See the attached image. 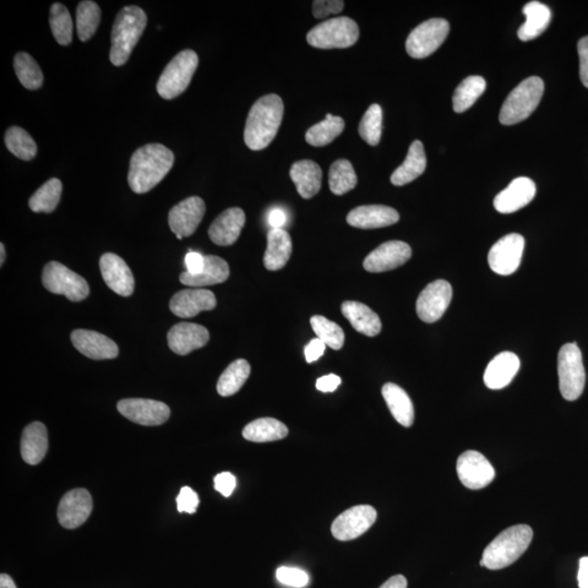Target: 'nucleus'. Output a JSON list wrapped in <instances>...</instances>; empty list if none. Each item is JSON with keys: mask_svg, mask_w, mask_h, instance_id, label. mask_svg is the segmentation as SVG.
Wrapping results in <instances>:
<instances>
[{"mask_svg": "<svg viewBox=\"0 0 588 588\" xmlns=\"http://www.w3.org/2000/svg\"><path fill=\"white\" fill-rule=\"evenodd\" d=\"M287 221L285 211L275 209L270 212L269 222L272 229H282Z\"/></svg>", "mask_w": 588, "mask_h": 588, "instance_id": "55", "label": "nucleus"}, {"mask_svg": "<svg viewBox=\"0 0 588 588\" xmlns=\"http://www.w3.org/2000/svg\"><path fill=\"white\" fill-rule=\"evenodd\" d=\"M204 201L199 196L180 201L169 211L168 222L176 237H190L196 231L205 215Z\"/></svg>", "mask_w": 588, "mask_h": 588, "instance_id": "16", "label": "nucleus"}, {"mask_svg": "<svg viewBox=\"0 0 588 588\" xmlns=\"http://www.w3.org/2000/svg\"><path fill=\"white\" fill-rule=\"evenodd\" d=\"M290 177L296 184L299 194L303 199L309 200L319 192L323 172L315 162L299 161L293 163Z\"/></svg>", "mask_w": 588, "mask_h": 588, "instance_id": "30", "label": "nucleus"}, {"mask_svg": "<svg viewBox=\"0 0 588 588\" xmlns=\"http://www.w3.org/2000/svg\"><path fill=\"white\" fill-rule=\"evenodd\" d=\"M15 70L21 84L27 90L35 91L43 84L44 76L40 65L31 54L19 53L15 57Z\"/></svg>", "mask_w": 588, "mask_h": 588, "instance_id": "41", "label": "nucleus"}, {"mask_svg": "<svg viewBox=\"0 0 588 588\" xmlns=\"http://www.w3.org/2000/svg\"><path fill=\"white\" fill-rule=\"evenodd\" d=\"M533 530L530 526L520 524L506 528L485 548L481 566L489 570H501L514 564L530 546Z\"/></svg>", "mask_w": 588, "mask_h": 588, "instance_id": "4", "label": "nucleus"}, {"mask_svg": "<svg viewBox=\"0 0 588 588\" xmlns=\"http://www.w3.org/2000/svg\"><path fill=\"white\" fill-rule=\"evenodd\" d=\"M410 245L402 241L383 243L364 260V269L369 272H384L397 269L411 259Z\"/></svg>", "mask_w": 588, "mask_h": 588, "instance_id": "18", "label": "nucleus"}, {"mask_svg": "<svg viewBox=\"0 0 588 588\" xmlns=\"http://www.w3.org/2000/svg\"><path fill=\"white\" fill-rule=\"evenodd\" d=\"M452 299L448 281L436 280L424 289L416 301V313L425 323H435L443 318Z\"/></svg>", "mask_w": 588, "mask_h": 588, "instance_id": "14", "label": "nucleus"}, {"mask_svg": "<svg viewBox=\"0 0 588 588\" xmlns=\"http://www.w3.org/2000/svg\"><path fill=\"white\" fill-rule=\"evenodd\" d=\"M450 31L449 22L444 19H430L423 22L406 43L407 53L414 59H424L443 45Z\"/></svg>", "mask_w": 588, "mask_h": 588, "instance_id": "10", "label": "nucleus"}, {"mask_svg": "<svg viewBox=\"0 0 588 588\" xmlns=\"http://www.w3.org/2000/svg\"><path fill=\"white\" fill-rule=\"evenodd\" d=\"M5 143L22 161H31L37 154V145L32 136L20 127H11L5 135Z\"/></svg>", "mask_w": 588, "mask_h": 588, "instance_id": "43", "label": "nucleus"}, {"mask_svg": "<svg viewBox=\"0 0 588 588\" xmlns=\"http://www.w3.org/2000/svg\"><path fill=\"white\" fill-rule=\"evenodd\" d=\"M524 245L525 240L519 233H510L501 238L489 250L490 269L501 276L514 274L521 264Z\"/></svg>", "mask_w": 588, "mask_h": 588, "instance_id": "12", "label": "nucleus"}, {"mask_svg": "<svg viewBox=\"0 0 588 588\" xmlns=\"http://www.w3.org/2000/svg\"><path fill=\"white\" fill-rule=\"evenodd\" d=\"M245 223V214L239 207H232L221 212L211 223L209 236L212 242L220 247L236 243Z\"/></svg>", "mask_w": 588, "mask_h": 588, "instance_id": "25", "label": "nucleus"}, {"mask_svg": "<svg viewBox=\"0 0 588 588\" xmlns=\"http://www.w3.org/2000/svg\"><path fill=\"white\" fill-rule=\"evenodd\" d=\"M358 132L368 145L376 146L379 143L383 132V109L378 103H373L364 113Z\"/></svg>", "mask_w": 588, "mask_h": 588, "instance_id": "45", "label": "nucleus"}, {"mask_svg": "<svg viewBox=\"0 0 588 588\" xmlns=\"http://www.w3.org/2000/svg\"><path fill=\"white\" fill-rule=\"evenodd\" d=\"M185 266L191 275H198L204 269V256L198 252H189L185 256Z\"/></svg>", "mask_w": 588, "mask_h": 588, "instance_id": "53", "label": "nucleus"}, {"mask_svg": "<svg viewBox=\"0 0 588 588\" xmlns=\"http://www.w3.org/2000/svg\"><path fill=\"white\" fill-rule=\"evenodd\" d=\"M215 294L206 289H187L174 294L169 303L172 312L181 318H191L194 316L216 308Z\"/></svg>", "mask_w": 588, "mask_h": 588, "instance_id": "20", "label": "nucleus"}, {"mask_svg": "<svg viewBox=\"0 0 588 588\" xmlns=\"http://www.w3.org/2000/svg\"><path fill=\"white\" fill-rule=\"evenodd\" d=\"M326 345L323 341L319 340L318 338V339H314L309 343L307 347H305V358H307L308 363H313L315 361H318V359L320 357H323V354L325 352Z\"/></svg>", "mask_w": 588, "mask_h": 588, "instance_id": "52", "label": "nucleus"}, {"mask_svg": "<svg viewBox=\"0 0 588 588\" xmlns=\"http://www.w3.org/2000/svg\"><path fill=\"white\" fill-rule=\"evenodd\" d=\"M426 166L427 160L423 143L421 141H414L408 149L406 161L391 174L390 181L396 187H402L422 176Z\"/></svg>", "mask_w": 588, "mask_h": 588, "instance_id": "31", "label": "nucleus"}, {"mask_svg": "<svg viewBox=\"0 0 588 588\" xmlns=\"http://www.w3.org/2000/svg\"><path fill=\"white\" fill-rule=\"evenodd\" d=\"M42 280L49 292L64 296L71 302L83 301L90 294L89 283L84 278L58 261H51L45 266Z\"/></svg>", "mask_w": 588, "mask_h": 588, "instance_id": "9", "label": "nucleus"}, {"mask_svg": "<svg viewBox=\"0 0 588 588\" xmlns=\"http://www.w3.org/2000/svg\"><path fill=\"white\" fill-rule=\"evenodd\" d=\"M71 341L76 350L92 359H112L119 354L116 342L97 331L76 329L71 334Z\"/></svg>", "mask_w": 588, "mask_h": 588, "instance_id": "22", "label": "nucleus"}, {"mask_svg": "<svg viewBox=\"0 0 588 588\" xmlns=\"http://www.w3.org/2000/svg\"><path fill=\"white\" fill-rule=\"evenodd\" d=\"M63 193V183L59 179L53 178L43 184L34 194L31 196L29 206L34 212H49L56 210Z\"/></svg>", "mask_w": 588, "mask_h": 588, "instance_id": "39", "label": "nucleus"}, {"mask_svg": "<svg viewBox=\"0 0 588 588\" xmlns=\"http://www.w3.org/2000/svg\"><path fill=\"white\" fill-rule=\"evenodd\" d=\"M168 346L179 356L203 348L210 340V332L205 327L193 323H179L168 332Z\"/></svg>", "mask_w": 588, "mask_h": 588, "instance_id": "23", "label": "nucleus"}, {"mask_svg": "<svg viewBox=\"0 0 588 588\" xmlns=\"http://www.w3.org/2000/svg\"><path fill=\"white\" fill-rule=\"evenodd\" d=\"M345 8L342 0H315L313 3V15L316 19H323L329 15L341 13Z\"/></svg>", "mask_w": 588, "mask_h": 588, "instance_id": "49", "label": "nucleus"}, {"mask_svg": "<svg viewBox=\"0 0 588 588\" xmlns=\"http://www.w3.org/2000/svg\"><path fill=\"white\" fill-rule=\"evenodd\" d=\"M0 253H2V258H0V264L4 265L5 259V245L3 243L0 244Z\"/></svg>", "mask_w": 588, "mask_h": 588, "instance_id": "59", "label": "nucleus"}, {"mask_svg": "<svg viewBox=\"0 0 588 588\" xmlns=\"http://www.w3.org/2000/svg\"><path fill=\"white\" fill-rule=\"evenodd\" d=\"M485 90H486V81L483 76H467L457 85L452 98L455 112L457 113L466 112L482 96Z\"/></svg>", "mask_w": 588, "mask_h": 588, "instance_id": "36", "label": "nucleus"}, {"mask_svg": "<svg viewBox=\"0 0 588 588\" xmlns=\"http://www.w3.org/2000/svg\"><path fill=\"white\" fill-rule=\"evenodd\" d=\"M173 152L162 144L140 147L131 157L128 182L138 194L149 192L165 178L173 166Z\"/></svg>", "mask_w": 588, "mask_h": 588, "instance_id": "1", "label": "nucleus"}, {"mask_svg": "<svg viewBox=\"0 0 588 588\" xmlns=\"http://www.w3.org/2000/svg\"><path fill=\"white\" fill-rule=\"evenodd\" d=\"M392 416L405 427H411L414 422V407L407 392L401 387L388 383L381 390Z\"/></svg>", "mask_w": 588, "mask_h": 588, "instance_id": "34", "label": "nucleus"}, {"mask_svg": "<svg viewBox=\"0 0 588 588\" xmlns=\"http://www.w3.org/2000/svg\"><path fill=\"white\" fill-rule=\"evenodd\" d=\"M283 112L280 96L270 94L256 101L249 113L244 129L245 144L252 151H261L276 138Z\"/></svg>", "mask_w": 588, "mask_h": 588, "instance_id": "2", "label": "nucleus"}, {"mask_svg": "<svg viewBox=\"0 0 588 588\" xmlns=\"http://www.w3.org/2000/svg\"><path fill=\"white\" fill-rule=\"evenodd\" d=\"M456 473L461 483L473 490L487 487L495 476V468L486 457L474 450L463 452L459 456Z\"/></svg>", "mask_w": 588, "mask_h": 588, "instance_id": "13", "label": "nucleus"}, {"mask_svg": "<svg viewBox=\"0 0 588 588\" xmlns=\"http://www.w3.org/2000/svg\"><path fill=\"white\" fill-rule=\"evenodd\" d=\"M310 325L318 339L323 341L326 347L340 350L345 343V332L341 327L324 316L315 315L310 318Z\"/></svg>", "mask_w": 588, "mask_h": 588, "instance_id": "46", "label": "nucleus"}, {"mask_svg": "<svg viewBox=\"0 0 588 588\" xmlns=\"http://www.w3.org/2000/svg\"><path fill=\"white\" fill-rule=\"evenodd\" d=\"M345 125L341 117L328 113L323 122L314 124L308 130L305 140L309 145L315 147L328 145L343 132Z\"/></svg>", "mask_w": 588, "mask_h": 588, "instance_id": "37", "label": "nucleus"}, {"mask_svg": "<svg viewBox=\"0 0 588 588\" xmlns=\"http://www.w3.org/2000/svg\"><path fill=\"white\" fill-rule=\"evenodd\" d=\"M250 374V367L245 359H237L225 369L217 383V391L221 397H230L242 388Z\"/></svg>", "mask_w": 588, "mask_h": 588, "instance_id": "38", "label": "nucleus"}, {"mask_svg": "<svg viewBox=\"0 0 588 588\" xmlns=\"http://www.w3.org/2000/svg\"><path fill=\"white\" fill-rule=\"evenodd\" d=\"M147 24V16L138 5L119 11L112 32L111 62L116 67L128 62Z\"/></svg>", "mask_w": 588, "mask_h": 588, "instance_id": "3", "label": "nucleus"}, {"mask_svg": "<svg viewBox=\"0 0 588 588\" xmlns=\"http://www.w3.org/2000/svg\"><path fill=\"white\" fill-rule=\"evenodd\" d=\"M379 588H407V581L405 576L397 574L390 577Z\"/></svg>", "mask_w": 588, "mask_h": 588, "instance_id": "57", "label": "nucleus"}, {"mask_svg": "<svg viewBox=\"0 0 588 588\" xmlns=\"http://www.w3.org/2000/svg\"><path fill=\"white\" fill-rule=\"evenodd\" d=\"M544 81L531 76L512 91L501 107L499 120L505 125L516 124L530 117L541 103Z\"/></svg>", "mask_w": 588, "mask_h": 588, "instance_id": "5", "label": "nucleus"}, {"mask_svg": "<svg viewBox=\"0 0 588 588\" xmlns=\"http://www.w3.org/2000/svg\"><path fill=\"white\" fill-rule=\"evenodd\" d=\"M520 367V358L514 353H500L487 365L484 374V383L489 389H503L514 380Z\"/></svg>", "mask_w": 588, "mask_h": 588, "instance_id": "26", "label": "nucleus"}, {"mask_svg": "<svg viewBox=\"0 0 588 588\" xmlns=\"http://www.w3.org/2000/svg\"><path fill=\"white\" fill-rule=\"evenodd\" d=\"M100 267L103 281L114 293L122 297H130L133 293L135 282L132 271L120 256L103 254Z\"/></svg>", "mask_w": 588, "mask_h": 588, "instance_id": "19", "label": "nucleus"}, {"mask_svg": "<svg viewBox=\"0 0 588 588\" xmlns=\"http://www.w3.org/2000/svg\"><path fill=\"white\" fill-rule=\"evenodd\" d=\"M48 450V434L45 425L34 422L27 425L21 437V456L27 465L36 466Z\"/></svg>", "mask_w": 588, "mask_h": 588, "instance_id": "27", "label": "nucleus"}, {"mask_svg": "<svg viewBox=\"0 0 588 588\" xmlns=\"http://www.w3.org/2000/svg\"><path fill=\"white\" fill-rule=\"evenodd\" d=\"M399 212L385 205H364L354 209L347 217L348 225L359 229H377L395 225Z\"/></svg>", "mask_w": 588, "mask_h": 588, "instance_id": "24", "label": "nucleus"}, {"mask_svg": "<svg viewBox=\"0 0 588 588\" xmlns=\"http://www.w3.org/2000/svg\"><path fill=\"white\" fill-rule=\"evenodd\" d=\"M199 56L194 51L185 49L179 53L162 71L157 82V92L163 100H173L188 89L196 69Z\"/></svg>", "mask_w": 588, "mask_h": 588, "instance_id": "6", "label": "nucleus"}, {"mask_svg": "<svg viewBox=\"0 0 588 588\" xmlns=\"http://www.w3.org/2000/svg\"><path fill=\"white\" fill-rule=\"evenodd\" d=\"M523 14L525 15L526 21L517 31V36L523 42L532 41L543 34L552 19V11L548 5L539 2L526 4L523 8Z\"/></svg>", "mask_w": 588, "mask_h": 588, "instance_id": "33", "label": "nucleus"}, {"mask_svg": "<svg viewBox=\"0 0 588 588\" xmlns=\"http://www.w3.org/2000/svg\"><path fill=\"white\" fill-rule=\"evenodd\" d=\"M0 588H18L8 574L0 575Z\"/></svg>", "mask_w": 588, "mask_h": 588, "instance_id": "58", "label": "nucleus"}, {"mask_svg": "<svg viewBox=\"0 0 588 588\" xmlns=\"http://www.w3.org/2000/svg\"><path fill=\"white\" fill-rule=\"evenodd\" d=\"M277 580L283 585L302 588L309 584V577L307 572L298 568L280 566L276 572Z\"/></svg>", "mask_w": 588, "mask_h": 588, "instance_id": "47", "label": "nucleus"}, {"mask_svg": "<svg viewBox=\"0 0 588 588\" xmlns=\"http://www.w3.org/2000/svg\"><path fill=\"white\" fill-rule=\"evenodd\" d=\"M289 429L285 424L276 418L263 417L255 419L244 427L243 437L253 443H270V441L286 438Z\"/></svg>", "mask_w": 588, "mask_h": 588, "instance_id": "35", "label": "nucleus"}, {"mask_svg": "<svg viewBox=\"0 0 588 588\" xmlns=\"http://www.w3.org/2000/svg\"><path fill=\"white\" fill-rule=\"evenodd\" d=\"M340 384L341 378L339 376L330 374L318 378V383H316V388L321 392H332L335 391Z\"/></svg>", "mask_w": 588, "mask_h": 588, "instance_id": "54", "label": "nucleus"}, {"mask_svg": "<svg viewBox=\"0 0 588 588\" xmlns=\"http://www.w3.org/2000/svg\"><path fill=\"white\" fill-rule=\"evenodd\" d=\"M291 254L290 234L283 229H271L267 234V249L264 255L266 270L275 271L283 269L290 260Z\"/></svg>", "mask_w": 588, "mask_h": 588, "instance_id": "29", "label": "nucleus"}, {"mask_svg": "<svg viewBox=\"0 0 588 588\" xmlns=\"http://www.w3.org/2000/svg\"><path fill=\"white\" fill-rule=\"evenodd\" d=\"M559 388L568 401H575L582 396L585 387V368L577 343H565L558 354Z\"/></svg>", "mask_w": 588, "mask_h": 588, "instance_id": "7", "label": "nucleus"}, {"mask_svg": "<svg viewBox=\"0 0 588 588\" xmlns=\"http://www.w3.org/2000/svg\"><path fill=\"white\" fill-rule=\"evenodd\" d=\"M229 275H230V270H229L225 260L215 255H206L204 256L203 270L198 275H191L188 271H184L180 276V281L190 287H209L225 282Z\"/></svg>", "mask_w": 588, "mask_h": 588, "instance_id": "28", "label": "nucleus"}, {"mask_svg": "<svg viewBox=\"0 0 588 588\" xmlns=\"http://www.w3.org/2000/svg\"><path fill=\"white\" fill-rule=\"evenodd\" d=\"M343 316L350 321L353 328L368 337L380 334L379 316L361 302L347 301L341 305Z\"/></svg>", "mask_w": 588, "mask_h": 588, "instance_id": "32", "label": "nucleus"}, {"mask_svg": "<svg viewBox=\"0 0 588 588\" xmlns=\"http://www.w3.org/2000/svg\"><path fill=\"white\" fill-rule=\"evenodd\" d=\"M93 510L92 495L84 488L70 490L65 494L58 506V520L60 525L68 530L84 524Z\"/></svg>", "mask_w": 588, "mask_h": 588, "instance_id": "17", "label": "nucleus"}, {"mask_svg": "<svg viewBox=\"0 0 588 588\" xmlns=\"http://www.w3.org/2000/svg\"><path fill=\"white\" fill-rule=\"evenodd\" d=\"M215 489L220 493L223 497H229L233 493L234 488L237 486V479L231 473L223 472L218 474L214 479Z\"/></svg>", "mask_w": 588, "mask_h": 588, "instance_id": "50", "label": "nucleus"}, {"mask_svg": "<svg viewBox=\"0 0 588 588\" xmlns=\"http://www.w3.org/2000/svg\"><path fill=\"white\" fill-rule=\"evenodd\" d=\"M377 519V512L372 505L353 506L337 517L332 523L331 533L338 541L348 542L367 533Z\"/></svg>", "mask_w": 588, "mask_h": 588, "instance_id": "11", "label": "nucleus"}, {"mask_svg": "<svg viewBox=\"0 0 588 588\" xmlns=\"http://www.w3.org/2000/svg\"><path fill=\"white\" fill-rule=\"evenodd\" d=\"M117 408L125 418L143 426H158L171 417V408L161 401L123 399L118 402Z\"/></svg>", "mask_w": 588, "mask_h": 588, "instance_id": "15", "label": "nucleus"}, {"mask_svg": "<svg viewBox=\"0 0 588 588\" xmlns=\"http://www.w3.org/2000/svg\"><path fill=\"white\" fill-rule=\"evenodd\" d=\"M358 177L352 163L339 160L332 163L329 171V188L332 193L343 195L357 187Z\"/></svg>", "mask_w": 588, "mask_h": 588, "instance_id": "40", "label": "nucleus"}, {"mask_svg": "<svg viewBox=\"0 0 588 588\" xmlns=\"http://www.w3.org/2000/svg\"><path fill=\"white\" fill-rule=\"evenodd\" d=\"M580 588H588V557L580 560L579 574H577Z\"/></svg>", "mask_w": 588, "mask_h": 588, "instance_id": "56", "label": "nucleus"}, {"mask_svg": "<svg viewBox=\"0 0 588 588\" xmlns=\"http://www.w3.org/2000/svg\"><path fill=\"white\" fill-rule=\"evenodd\" d=\"M536 185L526 177L516 178L495 196L494 206L500 214H512L530 204L535 198Z\"/></svg>", "mask_w": 588, "mask_h": 588, "instance_id": "21", "label": "nucleus"}, {"mask_svg": "<svg viewBox=\"0 0 588 588\" xmlns=\"http://www.w3.org/2000/svg\"><path fill=\"white\" fill-rule=\"evenodd\" d=\"M358 36L357 22L348 16H339L316 25L308 33L307 40L315 48H348L358 42Z\"/></svg>", "mask_w": 588, "mask_h": 588, "instance_id": "8", "label": "nucleus"}, {"mask_svg": "<svg viewBox=\"0 0 588 588\" xmlns=\"http://www.w3.org/2000/svg\"><path fill=\"white\" fill-rule=\"evenodd\" d=\"M577 53L580 57V76L583 85L588 89V36L577 43Z\"/></svg>", "mask_w": 588, "mask_h": 588, "instance_id": "51", "label": "nucleus"}, {"mask_svg": "<svg viewBox=\"0 0 588 588\" xmlns=\"http://www.w3.org/2000/svg\"><path fill=\"white\" fill-rule=\"evenodd\" d=\"M199 504V495L192 488L184 486L180 490L177 497V508L179 512L193 514L198 510Z\"/></svg>", "mask_w": 588, "mask_h": 588, "instance_id": "48", "label": "nucleus"}, {"mask_svg": "<svg viewBox=\"0 0 588 588\" xmlns=\"http://www.w3.org/2000/svg\"><path fill=\"white\" fill-rule=\"evenodd\" d=\"M101 22V9L95 2L85 0L76 9V30L81 42L89 41L95 34Z\"/></svg>", "mask_w": 588, "mask_h": 588, "instance_id": "42", "label": "nucleus"}, {"mask_svg": "<svg viewBox=\"0 0 588 588\" xmlns=\"http://www.w3.org/2000/svg\"><path fill=\"white\" fill-rule=\"evenodd\" d=\"M49 24H51L54 40L60 45H69L73 42V18L64 5L56 3L52 5Z\"/></svg>", "mask_w": 588, "mask_h": 588, "instance_id": "44", "label": "nucleus"}]
</instances>
